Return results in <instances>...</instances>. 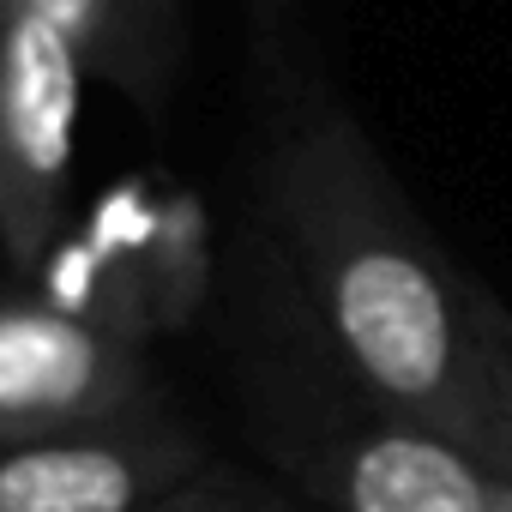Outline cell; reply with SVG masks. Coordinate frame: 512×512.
Masks as SVG:
<instances>
[{"instance_id": "obj_8", "label": "cell", "mask_w": 512, "mask_h": 512, "mask_svg": "<svg viewBox=\"0 0 512 512\" xmlns=\"http://www.w3.org/2000/svg\"><path fill=\"white\" fill-rule=\"evenodd\" d=\"M494 512H512V482H506V494L494 500Z\"/></svg>"}, {"instance_id": "obj_6", "label": "cell", "mask_w": 512, "mask_h": 512, "mask_svg": "<svg viewBox=\"0 0 512 512\" xmlns=\"http://www.w3.org/2000/svg\"><path fill=\"white\" fill-rule=\"evenodd\" d=\"M31 7L79 49L85 73L121 91L145 121L175 103L187 67L181 0H31Z\"/></svg>"}, {"instance_id": "obj_7", "label": "cell", "mask_w": 512, "mask_h": 512, "mask_svg": "<svg viewBox=\"0 0 512 512\" xmlns=\"http://www.w3.org/2000/svg\"><path fill=\"white\" fill-rule=\"evenodd\" d=\"M151 512H284L278 500H266V494H253L247 482H235V476H193L187 488H175L169 500H157Z\"/></svg>"}, {"instance_id": "obj_4", "label": "cell", "mask_w": 512, "mask_h": 512, "mask_svg": "<svg viewBox=\"0 0 512 512\" xmlns=\"http://www.w3.org/2000/svg\"><path fill=\"white\" fill-rule=\"evenodd\" d=\"M205 470L199 440L169 410H151L85 434L0 446V512H151Z\"/></svg>"}, {"instance_id": "obj_1", "label": "cell", "mask_w": 512, "mask_h": 512, "mask_svg": "<svg viewBox=\"0 0 512 512\" xmlns=\"http://www.w3.org/2000/svg\"><path fill=\"white\" fill-rule=\"evenodd\" d=\"M266 205L314 320L380 416L422 422L512 476V314L416 217L332 97H302L266 157Z\"/></svg>"}, {"instance_id": "obj_2", "label": "cell", "mask_w": 512, "mask_h": 512, "mask_svg": "<svg viewBox=\"0 0 512 512\" xmlns=\"http://www.w3.org/2000/svg\"><path fill=\"white\" fill-rule=\"evenodd\" d=\"M163 410L139 338L31 284H0V446Z\"/></svg>"}, {"instance_id": "obj_3", "label": "cell", "mask_w": 512, "mask_h": 512, "mask_svg": "<svg viewBox=\"0 0 512 512\" xmlns=\"http://www.w3.org/2000/svg\"><path fill=\"white\" fill-rule=\"evenodd\" d=\"M85 85L79 49L31 0H0V260L19 278L61 235Z\"/></svg>"}, {"instance_id": "obj_5", "label": "cell", "mask_w": 512, "mask_h": 512, "mask_svg": "<svg viewBox=\"0 0 512 512\" xmlns=\"http://www.w3.org/2000/svg\"><path fill=\"white\" fill-rule=\"evenodd\" d=\"M308 482L332 512H494L512 476L422 422L380 416L314 452Z\"/></svg>"}]
</instances>
